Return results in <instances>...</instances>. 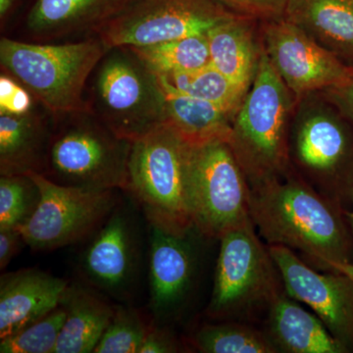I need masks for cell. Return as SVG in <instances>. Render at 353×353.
<instances>
[{
	"instance_id": "obj_17",
	"label": "cell",
	"mask_w": 353,
	"mask_h": 353,
	"mask_svg": "<svg viewBox=\"0 0 353 353\" xmlns=\"http://www.w3.org/2000/svg\"><path fill=\"white\" fill-rule=\"evenodd\" d=\"M68 287V281L36 268L3 274L0 278V339L58 307Z\"/></svg>"
},
{
	"instance_id": "obj_34",
	"label": "cell",
	"mask_w": 353,
	"mask_h": 353,
	"mask_svg": "<svg viewBox=\"0 0 353 353\" xmlns=\"http://www.w3.org/2000/svg\"><path fill=\"white\" fill-rule=\"evenodd\" d=\"M22 243L25 241L17 229H0V269L2 271L19 252Z\"/></svg>"
},
{
	"instance_id": "obj_4",
	"label": "cell",
	"mask_w": 353,
	"mask_h": 353,
	"mask_svg": "<svg viewBox=\"0 0 353 353\" xmlns=\"http://www.w3.org/2000/svg\"><path fill=\"white\" fill-rule=\"evenodd\" d=\"M108 50L99 36L64 43L2 38L0 63L57 118L87 110L88 79Z\"/></svg>"
},
{
	"instance_id": "obj_33",
	"label": "cell",
	"mask_w": 353,
	"mask_h": 353,
	"mask_svg": "<svg viewBox=\"0 0 353 353\" xmlns=\"http://www.w3.org/2000/svg\"><path fill=\"white\" fill-rule=\"evenodd\" d=\"M179 352L175 339L161 328H150L139 353H172Z\"/></svg>"
},
{
	"instance_id": "obj_22",
	"label": "cell",
	"mask_w": 353,
	"mask_h": 353,
	"mask_svg": "<svg viewBox=\"0 0 353 353\" xmlns=\"http://www.w3.org/2000/svg\"><path fill=\"white\" fill-rule=\"evenodd\" d=\"M165 94V124L190 145L213 141H229L233 118L224 110L196 97L179 92L157 75Z\"/></svg>"
},
{
	"instance_id": "obj_15",
	"label": "cell",
	"mask_w": 353,
	"mask_h": 353,
	"mask_svg": "<svg viewBox=\"0 0 353 353\" xmlns=\"http://www.w3.org/2000/svg\"><path fill=\"white\" fill-rule=\"evenodd\" d=\"M150 226V306L158 321L176 314L187 299L196 270V227L178 229L146 219Z\"/></svg>"
},
{
	"instance_id": "obj_13",
	"label": "cell",
	"mask_w": 353,
	"mask_h": 353,
	"mask_svg": "<svg viewBox=\"0 0 353 353\" xmlns=\"http://www.w3.org/2000/svg\"><path fill=\"white\" fill-rule=\"evenodd\" d=\"M259 29L265 54L296 99L336 85L350 70L284 17L262 21Z\"/></svg>"
},
{
	"instance_id": "obj_19",
	"label": "cell",
	"mask_w": 353,
	"mask_h": 353,
	"mask_svg": "<svg viewBox=\"0 0 353 353\" xmlns=\"http://www.w3.org/2000/svg\"><path fill=\"white\" fill-rule=\"evenodd\" d=\"M284 18L353 67V0H289Z\"/></svg>"
},
{
	"instance_id": "obj_7",
	"label": "cell",
	"mask_w": 353,
	"mask_h": 353,
	"mask_svg": "<svg viewBox=\"0 0 353 353\" xmlns=\"http://www.w3.org/2000/svg\"><path fill=\"white\" fill-rule=\"evenodd\" d=\"M61 117L66 121L53 129L43 175L60 185L126 192L132 141L121 138L90 111Z\"/></svg>"
},
{
	"instance_id": "obj_24",
	"label": "cell",
	"mask_w": 353,
	"mask_h": 353,
	"mask_svg": "<svg viewBox=\"0 0 353 353\" xmlns=\"http://www.w3.org/2000/svg\"><path fill=\"white\" fill-rule=\"evenodd\" d=\"M179 92L211 102L234 118L248 94V88L233 82L212 64L192 71L161 75Z\"/></svg>"
},
{
	"instance_id": "obj_10",
	"label": "cell",
	"mask_w": 353,
	"mask_h": 353,
	"mask_svg": "<svg viewBox=\"0 0 353 353\" xmlns=\"http://www.w3.org/2000/svg\"><path fill=\"white\" fill-rule=\"evenodd\" d=\"M41 190L36 212L18 228L25 245L53 250L73 245L94 233L117 205L116 190L60 185L43 174L30 173Z\"/></svg>"
},
{
	"instance_id": "obj_3",
	"label": "cell",
	"mask_w": 353,
	"mask_h": 353,
	"mask_svg": "<svg viewBox=\"0 0 353 353\" xmlns=\"http://www.w3.org/2000/svg\"><path fill=\"white\" fill-rule=\"evenodd\" d=\"M297 99L262 54L252 85L232 123L229 145L250 187L290 170V125Z\"/></svg>"
},
{
	"instance_id": "obj_25",
	"label": "cell",
	"mask_w": 353,
	"mask_h": 353,
	"mask_svg": "<svg viewBox=\"0 0 353 353\" xmlns=\"http://www.w3.org/2000/svg\"><path fill=\"white\" fill-rule=\"evenodd\" d=\"M130 48L157 75L192 71L211 63L206 34Z\"/></svg>"
},
{
	"instance_id": "obj_36",
	"label": "cell",
	"mask_w": 353,
	"mask_h": 353,
	"mask_svg": "<svg viewBox=\"0 0 353 353\" xmlns=\"http://www.w3.org/2000/svg\"><path fill=\"white\" fill-rule=\"evenodd\" d=\"M332 271L341 272L345 274L348 277L353 279V263L345 262V263H332Z\"/></svg>"
},
{
	"instance_id": "obj_32",
	"label": "cell",
	"mask_w": 353,
	"mask_h": 353,
	"mask_svg": "<svg viewBox=\"0 0 353 353\" xmlns=\"http://www.w3.org/2000/svg\"><path fill=\"white\" fill-rule=\"evenodd\" d=\"M319 92L353 121V67L343 80Z\"/></svg>"
},
{
	"instance_id": "obj_37",
	"label": "cell",
	"mask_w": 353,
	"mask_h": 353,
	"mask_svg": "<svg viewBox=\"0 0 353 353\" xmlns=\"http://www.w3.org/2000/svg\"><path fill=\"white\" fill-rule=\"evenodd\" d=\"M345 216H347L348 226H350V231H352L353 236V206L352 210L347 211V212H345Z\"/></svg>"
},
{
	"instance_id": "obj_35",
	"label": "cell",
	"mask_w": 353,
	"mask_h": 353,
	"mask_svg": "<svg viewBox=\"0 0 353 353\" xmlns=\"http://www.w3.org/2000/svg\"><path fill=\"white\" fill-rule=\"evenodd\" d=\"M16 1L17 0H0V19H1L2 26L12 12Z\"/></svg>"
},
{
	"instance_id": "obj_30",
	"label": "cell",
	"mask_w": 353,
	"mask_h": 353,
	"mask_svg": "<svg viewBox=\"0 0 353 353\" xmlns=\"http://www.w3.org/2000/svg\"><path fill=\"white\" fill-rule=\"evenodd\" d=\"M229 12L250 19L269 21L285 16L289 0H215Z\"/></svg>"
},
{
	"instance_id": "obj_8",
	"label": "cell",
	"mask_w": 353,
	"mask_h": 353,
	"mask_svg": "<svg viewBox=\"0 0 353 353\" xmlns=\"http://www.w3.org/2000/svg\"><path fill=\"white\" fill-rule=\"evenodd\" d=\"M250 219L221 236L212 296V319H241L267 309L285 290L282 275L269 246L260 241Z\"/></svg>"
},
{
	"instance_id": "obj_12",
	"label": "cell",
	"mask_w": 353,
	"mask_h": 353,
	"mask_svg": "<svg viewBox=\"0 0 353 353\" xmlns=\"http://www.w3.org/2000/svg\"><path fill=\"white\" fill-rule=\"evenodd\" d=\"M141 265L139 223L129 206L118 202L92 234L81 254L83 278L108 296L124 299L138 279Z\"/></svg>"
},
{
	"instance_id": "obj_14",
	"label": "cell",
	"mask_w": 353,
	"mask_h": 353,
	"mask_svg": "<svg viewBox=\"0 0 353 353\" xmlns=\"http://www.w3.org/2000/svg\"><path fill=\"white\" fill-rule=\"evenodd\" d=\"M269 246L287 294L308 305L347 352H353V279L336 271L318 273L294 250Z\"/></svg>"
},
{
	"instance_id": "obj_1",
	"label": "cell",
	"mask_w": 353,
	"mask_h": 353,
	"mask_svg": "<svg viewBox=\"0 0 353 353\" xmlns=\"http://www.w3.org/2000/svg\"><path fill=\"white\" fill-rule=\"evenodd\" d=\"M345 210L290 170L250 187V214L268 245L299 252L322 271L353 263V236Z\"/></svg>"
},
{
	"instance_id": "obj_27",
	"label": "cell",
	"mask_w": 353,
	"mask_h": 353,
	"mask_svg": "<svg viewBox=\"0 0 353 353\" xmlns=\"http://www.w3.org/2000/svg\"><path fill=\"white\" fill-rule=\"evenodd\" d=\"M41 190L31 175L0 178V229H18L36 212Z\"/></svg>"
},
{
	"instance_id": "obj_11",
	"label": "cell",
	"mask_w": 353,
	"mask_h": 353,
	"mask_svg": "<svg viewBox=\"0 0 353 353\" xmlns=\"http://www.w3.org/2000/svg\"><path fill=\"white\" fill-rule=\"evenodd\" d=\"M234 16L215 0H134L97 36L108 48H139L206 34Z\"/></svg>"
},
{
	"instance_id": "obj_31",
	"label": "cell",
	"mask_w": 353,
	"mask_h": 353,
	"mask_svg": "<svg viewBox=\"0 0 353 353\" xmlns=\"http://www.w3.org/2000/svg\"><path fill=\"white\" fill-rule=\"evenodd\" d=\"M34 97L12 77L0 78V112L24 114L34 108Z\"/></svg>"
},
{
	"instance_id": "obj_5",
	"label": "cell",
	"mask_w": 353,
	"mask_h": 353,
	"mask_svg": "<svg viewBox=\"0 0 353 353\" xmlns=\"http://www.w3.org/2000/svg\"><path fill=\"white\" fill-rule=\"evenodd\" d=\"M192 148L166 125L132 141L126 192L146 219L182 230L196 227L190 203Z\"/></svg>"
},
{
	"instance_id": "obj_16",
	"label": "cell",
	"mask_w": 353,
	"mask_h": 353,
	"mask_svg": "<svg viewBox=\"0 0 353 353\" xmlns=\"http://www.w3.org/2000/svg\"><path fill=\"white\" fill-rule=\"evenodd\" d=\"M134 0H34L25 31L37 43H48L99 31Z\"/></svg>"
},
{
	"instance_id": "obj_29",
	"label": "cell",
	"mask_w": 353,
	"mask_h": 353,
	"mask_svg": "<svg viewBox=\"0 0 353 353\" xmlns=\"http://www.w3.org/2000/svg\"><path fill=\"white\" fill-rule=\"evenodd\" d=\"M150 329L134 309L114 306L112 318L94 352L139 353Z\"/></svg>"
},
{
	"instance_id": "obj_20",
	"label": "cell",
	"mask_w": 353,
	"mask_h": 353,
	"mask_svg": "<svg viewBox=\"0 0 353 353\" xmlns=\"http://www.w3.org/2000/svg\"><path fill=\"white\" fill-rule=\"evenodd\" d=\"M211 64L250 90L263 54L259 21L234 16L206 32Z\"/></svg>"
},
{
	"instance_id": "obj_28",
	"label": "cell",
	"mask_w": 353,
	"mask_h": 353,
	"mask_svg": "<svg viewBox=\"0 0 353 353\" xmlns=\"http://www.w3.org/2000/svg\"><path fill=\"white\" fill-rule=\"evenodd\" d=\"M62 304L10 336L0 339L1 353H54L66 320Z\"/></svg>"
},
{
	"instance_id": "obj_9",
	"label": "cell",
	"mask_w": 353,
	"mask_h": 353,
	"mask_svg": "<svg viewBox=\"0 0 353 353\" xmlns=\"http://www.w3.org/2000/svg\"><path fill=\"white\" fill-rule=\"evenodd\" d=\"M190 190L192 221L202 236L219 240L252 219L250 183L227 141L192 145Z\"/></svg>"
},
{
	"instance_id": "obj_2",
	"label": "cell",
	"mask_w": 353,
	"mask_h": 353,
	"mask_svg": "<svg viewBox=\"0 0 353 353\" xmlns=\"http://www.w3.org/2000/svg\"><path fill=\"white\" fill-rule=\"evenodd\" d=\"M290 169L345 210L353 206V121L321 92L297 99Z\"/></svg>"
},
{
	"instance_id": "obj_21",
	"label": "cell",
	"mask_w": 353,
	"mask_h": 353,
	"mask_svg": "<svg viewBox=\"0 0 353 353\" xmlns=\"http://www.w3.org/2000/svg\"><path fill=\"white\" fill-rule=\"evenodd\" d=\"M269 338L279 352L347 353L324 323L283 290L268 308Z\"/></svg>"
},
{
	"instance_id": "obj_6",
	"label": "cell",
	"mask_w": 353,
	"mask_h": 353,
	"mask_svg": "<svg viewBox=\"0 0 353 353\" xmlns=\"http://www.w3.org/2000/svg\"><path fill=\"white\" fill-rule=\"evenodd\" d=\"M94 73L87 110L111 131L132 141L163 126V88L131 48H109Z\"/></svg>"
},
{
	"instance_id": "obj_23",
	"label": "cell",
	"mask_w": 353,
	"mask_h": 353,
	"mask_svg": "<svg viewBox=\"0 0 353 353\" xmlns=\"http://www.w3.org/2000/svg\"><path fill=\"white\" fill-rule=\"evenodd\" d=\"M61 304L67 317L54 353L94 352L112 318L114 306L95 290L81 285H69Z\"/></svg>"
},
{
	"instance_id": "obj_26",
	"label": "cell",
	"mask_w": 353,
	"mask_h": 353,
	"mask_svg": "<svg viewBox=\"0 0 353 353\" xmlns=\"http://www.w3.org/2000/svg\"><path fill=\"white\" fill-rule=\"evenodd\" d=\"M204 353H276L278 348L267 333L240 322L205 325L192 340Z\"/></svg>"
},
{
	"instance_id": "obj_18",
	"label": "cell",
	"mask_w": 353,
	"mask_h": 353,
	"mask_svg": "<svg viewBox=\"0 0 353 353\" xmlns=\"http://www.w3.org/2000/svg\"><path fill=\"white\" fill-rule=\"evenodd\" d=\"M52 132L34 108L24 114L0 112L1 176L46 173Z\"/></svg>"
}]
</instances>
